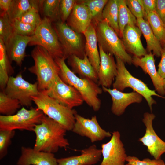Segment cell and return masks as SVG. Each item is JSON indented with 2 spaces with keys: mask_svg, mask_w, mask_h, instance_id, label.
I'll use <instances>...</instances> for the list:
<instances>
[{
  "mask_svg": "<svg viewBox=\"0 0 165 165\" xmlns=\"http://www.w3.org/2000/svg\"><path fill=\"white\" fill-rule=\"evenodd\" d=\"M67 131L60 124L44 115L41 123L36 125L33 130L36 135L33 148L53 153L60 148H66L69 145L64 137Z\"/></svg>",
  "mask_w": 165,
  "mask_h": 165,
  "instance_id": "obj_1",
  "label": "cell"
},
{
  "mask_svg": "<svg viewBox=\"0 0 165 165\" xmlns=\"http://www.w3.org/2000/svg\"><path fill=\"white\" fill-rule=\"evenodd\" d=\"M65 60L63 57L55 59L60 68V78L65 83L75 88L80 94L84 101L94 111H98L101 103L98 95L102 93V88L91 79L78 77L68 67Z\"/></svg>",
  "mask_w": 165,
  "mask_h": 165,
  "instance_id": "obj_2",
  "label": "cell"
},
{
  "mask_svg": "<svg viewBox=\"0 0 165 165\" xmlns=\"http://www.w3.org/2000/svg\"><path fill=\"white\" fill-rule=\"evenodd\" d=\"M31 56L34 64L28 70L36 76L39 91L46 90L59 75L60 68L53 57L41 46H36Z\"/></svg>",
  "mask_w": 165,
  "mask_h": 165,
  "instance_id": "obj_3",
  "label": "cell"
},
{
  "mask_svg": "<svg viewBox=\"0 0 165 165\" xmlns=\"http://www.w3.org/2000/svg\"><path fill=\"white\" fill-rule=\"evenodd\" d=\"M32 99L37 108L44 115L60 124L67 131H72L77 113L75 110L61 104L45 91H39Z\"/></svg>",
  "mask_w": 165,
  "mask_h": 165,
  "instance_id": "obj_4",
  "label": "cell"
},
{
  "mask_svg": "<svg viewBox=\"0 0 165 165\" xmlns=\"http://www.w3.org/2000/svg\"><path fill=\"white\" fill-rule=\"evenodd\" d=\"M94 26L98 45L105 52L119 58L124 63L132 64V57L126 50L122 39L106 20L103 19Z\"/></svg>",
  "mask_w": 165,
  "mask_h": 165,
  "instance_id": "obj_5",
  "label": "cell"
},
{
  "mask_svg": "<svg viewBox=\"0 0 165 165\" xmlns=\"http://www.w3.org/2000/svg\"><path fill=\"white\" fill-rule=\"evenodd\" d=\"M115 58L117 73L112 84L113 88L121 92L126 88H132L145 98L152 112V105L156 103L152 96L165 98V97L157 94L155 90L150 89L143 82L132 76L126 67L125 63L119 58Z\"/></svg>",
  "mask_w": 165,
  "mask_h": 165,
  "instance_id": "obj_6",
  "label": "cell"
},
{
  "mask_svg": "<svg viewBox=\"0 0 165 165\" xmlns=\"http://www.w3.org/2000/svg\"><path fill=\"white\" fill-rule=\"evenodd\" d=\"M43 113L37 108L27 109L23 107L15 114L0 116V130H25L33 131L35 126L41 123Z\"/></svg>",
  "mask_w": 165,
  "mask_h": 165,
  "instance_id": "obj_7",
  "label": "cell"
},
{
  "mask_svg": "<svg viewBox=\"0 0 165 165\" xmlns=\"http://www.w3.org/2000/svg\"><path fill=\"white\" fill-rule=\"evenodd\" d=\"M52 22L44 17L37 26L34 40L29 45L41 46L46 49L54 59L62 58L64 52L57 35Z\"/></svg>",
  "mask_w": 165,
  "mask_h": 165,
  "instance_id": "obj_8",
  "label": "cell"
},
{
  "mask_svg": "<svg viewBox=\"0 0 165 165\" xmlns=\"http://www.w3.org/2000/svg\"><path fill=\"white\" fill-rule=\"evenodd\" d=\"M53 28L62 48L65 59L74 55L83 58L85 54V43L82 34L79 33L61 20L55 22Z\"/></svg>",
  "mask_w": 165,
  "mask_h": 165,
  "instance_id": "obj_9",
  "label": "cell"
},
{
  "mask_svg": "<svg viewBox=\"0 0 165 165\" xmlns=\"http://www.w3.org/2000/svg\"><path fill=\"white\" fill-rule=\"evenodd\" d=\"M4 91L9 97L18 100L21 106L27 107L31 106L32 97L39 91L37 82L30 83L23 78L21 73L9 77Z\"/></svg>",
  "mask_w": 165,
  "mask_h": 165,
  "instance_id": "obj_10",
  "label": "cell"
},
{
  "mask_svg": "<svg viewBox=\"0 0 165 165\" xmlns=\"http://www.w3.org/2000/svg\"><path fill=\"white\" fill-rule=\"evenodd\" d=\"M45 91L59 103L71 109L82 105L84 101L79 92L74 87L64 82L59 75Z\"/></svg>",
  "mask_w": 165,
  "mask_h": 165,
  "instance_id": "obj_11",
  "label": "cell"
},
{
  "mask_svg": "<svg viewBox=\"0 0 165 165\" xmlns=\"http://www.w3.org/2000/svg\"><path fill=\"white\" fill-rule=\"evenodd\" d=\"M110 140L101 145L103 160L100 165H126L127 156L118 131H113Z\"/></svg>",
  "mask_w": 165,
  "mask_h": 165,
  "instance_id": "obj_12",
  "label": "cell"
},
{
  "mask_svg": "<svg viewBox=\"0 0 165 165\" xmlns=\"http://www.w3.org/2000/svg\"><path fill=\"white\" fill-rule=\"evenodd\" d=\"M72 131L81 136L88 138L92 143L112 136L109 132L106 131L101 127L96 116L89 119L76 113Z\"/></svg>",
  "mask_w": 165,
  "mask_h": 165,
  "instance_id": "obj_13",
  "label": "cell"
},
{
  "mask_svg": "<svg viewBox=\"0 0 165 165\" xmlns=\"http://www.w3.org/2000/svg\"><path fill=\"white\" fill-rule=\"evenodd\" d=\"M155 117L154 114L148 112L143 115L142 122L145 125V133L138 141L147 148V151L154 159H161L165 153V142L162 140L155 132L152 126V122Z\"/></svg>",
  "mask_w": 165,
  "mask_h": 165,
  "instance_id": "obj_14",
  "label": "cell"
},
{
  "mask_svg": "<svg viewBox=\"0 0 165 165\" xmlns=\"http://www.w3.org/2000/svg\"><path fill=\"white\" fill-rule=\"evenodd\" d=\"M102 88L104 91L108 92L111 96L112 101L111 111L117 116L122 115L130 105L134 103H140L142 100L143 96L134 91L127 93L114 88L103 86Z\"/></svg>",
  "mask_w": 165,
  "mask_h": 165,
  "instance_id": "obj_15",
  "label": "cell"
},
{
  "mask_svg": "<svg viewBox=\"0 0 165 165\" xmlns=\"http://www.w3.org/2000/svg\"><path fill=\"white\" fill-rule=\"evenodd\" d=\"M98 46L100 56L98 84L110 88L117 74L116 62L113 55L105 52L100 46Z\"/></svg>",
  "mask_w": 165,
  "mask_h": 165,
  "instance_id": "obj_16",
  "label": "cell"
},
{
  "mask_svg": "<svg viewBox=\"0 0 165 165\" xmlns=\"http://www.w3.org/2000/svg\"><path fill=\"white\" fill-rule=\"evenodd\" d=\"M132 64L136 67H140L143 71L150 76L153 85L159 94L165 95V90L163 86V80L156 71L154 55L152 52L145 56L138 57L134 56L132 57Z\"/></svg>",
  "mask_w": 165,
  "mask_h": 165,
  "instance_id": "obj_17",
  "label": "cell"
},
{
  "mask_svg": "<svg viewBox=\"0 0 165 165\" xmlns=\"http://www.w3.org/2000/svg\"><path fill=\"white\" fill-rule=\"evenodd\" d=\"M17 165H58L53 153L40 151L34 148L22 146Z\"/></svg>",
  "mask_w": 165,
  "mask_h": 165,
  "instance_id": "obj_18",
  "label": "cell"
},
{
  "mask_svg": "<svg viewBox=\"0 0 165 165\" xmlns=\"http://www.w3.org/2000/svg\"><path fill=\"white\" fill-rule=\"evenodd\" d=\"M32 36H26L16 34L5 44L7 54L10 61L15 62L20 67L26 56V49L27 46L33 42Z\"/></svg>",
  "mask_w": 165,
  "mask_h": 165,
  "instance_id": "obj_19",
  "label": "cell"
},
{
  "mask_svg": "<svg viewBox=\"0 0 165 165\" xmlns=\"http://www.w3.org/2000/svg\"><path fill=\"white\" fill-rule=\"evenodd\" d=\"M141 34L137 26L128 25L124 28L121 38L127 51L138 57H143L148 53L141 41Z\"/></svg>",
  "mask_w": 165,
  "mask_h": 165,
  "instance_id": "obj_20",
  "label": "cell"
},
{
  "mask_svg": "<svg viewBox=\"0 0 165 165\" xmlns=\"http://www.w3.org/2000/svg\"><path fill=\"white\" fill-rule=\"evenodd\" d=\"M66 24L75 32L82 34L92 23L87 7L78 0L66 21Z\"/></svg>",
  "mask_w": 165,
  "mask_h": 165,
  "instance_id": "obj_21",
  "label": "cell"
},
{
  "mask_svg": "<svg viewBox=\"0 0 165 165\" xmlns=\"http://www.w3.org/2000/svg\"><path fill=\"white\" fill-rule=\"evenodd\" d=\"M81 154L57 159L58 165H93L97 163L102 155L101 149L95 145L81 151Z\"/></svg>",
  "mask_w": 165,
  "mask_h": 165,
  "instance_id": "obj_22",
  "label": "cell"
},
{
  "mask_svg": "<svg viewBox=\"0 0 165 165\" xmlns=\"http://www.w3.org/2000/svg\"><path fill=\"white\" fill-rule=\"evenodd\" d=\"M83 34L86 41L85 54L98 74L100 67V56L97 47L96 33L94 25L91 23Z\"/></svg>",
  "mask_w": 165,
  "mask_h": 165,
  "instance_id": "obj_23",
  "label": "cell"
},
{
  "mask_svg": "<svg viewBox=\"0 0 165 165\" xmlns=\"http://www.w3.org/2000/svg\"><path fill=\"white\" fill-rule=\"evenodd\" d=\"M67 59L68 64L74 73L78 74L81 78L89 79L97 83L98 82V74L85 54L83 58L72 55Z\"/></svg>",
  "mask_w": 165,
  "mask_h": 165,
  "instance_id": "obj_24",
  "label": "cell"
},
{
  "mask_svg": "<svg viewBox=\"0 0 165 165\" xmlns=\"http://www.w3.org/2000/svg\"><path fill=\"white\" fill-rule=\"evenodd\" d=\"M137 26L140 30L147 43V51L153 52L154 56H161L163 47L160 41L154 35L149 24L143 18L137 19Z\"/></svg>",
  "mask_w": 165,
  "mask_h": 165,
  "instance_id": "obj_25",
  "label": "cell"
},
{
  "mask_svg": "<svg viewBox=\"0 0 165 165\" xmlns=\"http://www.w3.org/2000/svg\"><path fill=\"white\" fill-rule=\"evenodd\" d=\"M14 73L5 44L0 38V87L1 90H4L9 77Z\"/></svg>",
  "mask_w": 165,
  "mask_h": 165,
  "instance_id": "obj_26",
  "label": "cell"
},
{
  "mask_svg": "<svg viewBox=\"0 0 165 165\" xmlns=\"http://www.w3.org/2000/svg\"><path fill=\"white\" fill-rule=\"evenodd\" d=\"M117 2L118 7L119 37L122 38L125 26L128 25L137 26V19L129 9L126 4L125 0H117Z\"/></svg>",
  "mask_w": 165,
  "mask_h": 165,
  "instance_id": "obj_27",
  "label": "cell"
},
{
  "mask_svg": "<svg viewBox=\"0 0 165 165\" xmlns=\"http://www.w3.org/2000/svg\"><path fill=\"white\" fill-rule=\"evenodd\" d=\"M118 7L117 0H109L103 11V20H106L110 25L119 36L118 21Z\"/></svg>",
  "mask_w": 165,
  "mask_h": 165,
  "instance_id": "obj_28",
  "label": "cell"
},
{
  "mask_svg": "<svg viewBox=\"0 0 165 165\" xmlns=\"http://www.w3.org/2000/svg\"><path fill=\"white\" fill-rule=\"evenodd\" d=\"M147 20L162 47H165V24L155 11L148 13Z\"/></svg>",
  "mask_w": 165,
  "mask_h": 165,
  "instance_id": "obj_29",
  "label": "cell"
},
{
  "mask_svg": "<svg viewBox=\"0 0 165 165\" xmlns=\"http://www.w3.org/2000/svg\"><path fill=\"white\" fill-rule=\"evenodd\" d=\"M87 7L90 14L92 23L95 25L103 20L102 14L108 0H80Z\"/></svg>",
  "mask_w": 165,
  "mask_h": 165,
  "instance_id": "obj_30",
  "label": "cell"
},
{
  "mask_svg": "<svg viewBox=\"0 0 165 165\" xmlns=\"http://www.w3.org/2000/svg\"><path fill=\"white\" fill-rule=\"evenodd\" d=\"M19 101L12 98L4 90L0 92V113L1 115L10 116L15 114L21 106Z\"/></svg>",
  "mask_w": 165,
  "mask_h": 165,
  "instance_id": "obj_31",
  "label": "cell"
},
{
  "mask_svg": "<svg viewBox=\"0 0 165 165\" xmlns=\"http://www.w3.org/2000/svg\"><path fill=\"white\" fill-rule=\"evenodd\" d=\"M60 2L61 0H41L40 9L42 10L45 17L49 19L52 22H56L61 20Z\"/></svg>",
  "mask_w": 165,
  "mask_h": 165,
  "instance_id": "obj_32",
  "label": "cell"
},
{
  "mask_svg": "<svg viewBox=\"0 0 165 165\" xmlns=\"http://www.w3.org/2000/svg\"><path fill=\"white\" fill-rule=\"evenodd\" d=\"M31 7L20 18L17 19L26 24L37 26L42 20L39 13L41 0H30Z\"/></svg>",
  "mask_w": 165,
  "mask_h": 165,
  "instance_id": "obj_33",
  "label": "cell"
},
{
  "mask_svg": "<svg viewBox=\"0 0 165 165\" xmlns=\"http://www.w3.org/2000/svg\"><path fill=\"white\" fill-rule=\"evenodd\" d=\"M31 7L30 0H12L7 13L11 20L18 19Z\"/></svg>",
  "mask_w": 165,
  "mask_h": 165,
  "instance_id": "obj_34",
  "label": "cell"
},
{
  "mask_svg": "<svg viewBox=\"0 0 165 165\" xmlns=\"http://www.w3.org/2000/svg\"><path fill=\"white\" fill-rule=\"evenodd\" d=\"M12 20L7 13L1 12L0 15V38L5 44L15 34Z\"/></svg>",
  "mask_w": 165,
  "mask_h": 165,
  "instance_id": "obj_35",
  "label": "cell"
},
{
  "mask_svg": "<svg viewBox=\"0 0 165 165\" xmlns=\"http://www.w3.org/2000/svg\"><path fill=\"white\" fill-rule=\"evenodd\" d=\"M11 20L16 34L26 36L34 35L36 26L23 23L17 19Z\"/></svg>",
  "mask_w": 165,
  "mask_h": 165,
  "instance_id": "obj_36",
  "label": "cell"
},
{
  "mask_svg": "<svg viewBox=\"0 0 165 165\" xmlns=\"http://www.w3.org/2000/svg\"><path fill=\"white\" fill-rule=\"evenodd\" d=\"M15 134V130H0V159H2L7 153L11 139Z\"/></svg>",
  "mask_w": 165,
  "mask_h": 165,
  "instance_id": "obj_37",
  "label": "cell"
},
{
  "mask_svg": "<svg viewBox=\"0 0 165 165\" xmlns=\"http://www.w3.org/2000/svg\"><path fill=\"white\" fill-rule=\"evenodd\" d=\"M78 0H61L60 13L61 20L65 23Z\"/></svg>",
  "mask_w": 165,
  "mask_h": 165,
  "instance_id": "obj_38",
  "label": "cell"
},
{
  "mask_svg": "<svg viewBox=\"0 0 165 165\" xmlns=\"http://www.w3.org/2000/svg\"><path fill=\"white\" fill-rule=\"evenodd\" d=\"M126 165H165L164 161L161 159L151 160L149 158L140 160L137 157L134 156H127Z\"/></svg>",
  "mask_w": 165,
  "mask_h": 165,
  "instance_id": "obj_39",
  "label": "cell"
},
{
  "mask_svg": "<svg viewBox=\"0 0 165 165\" xmlns=\"http://www.w3.org/2000/svg\"><path fill=\"white\" fill-rule=\"evenodd\" d=\"M125 2L129 9L137 19L143 18L146 20L143 8L138 0H125Z\"/></svg>",
  "mask_w": 165,
  "mask_h": 165,
  "instance_id": "obj_40",
  "label": "cell"
},
{
  "mask_svg": "<svg viewBox=\"0 0 165 165\" xmlns=\"http://www.w3.org/2000/svg\"><path fill=\"white\" fill-rule=\"evenodd\" d=\"M145 12L146 20L148 13L155 11L156 0H138Z\"/></svg>",
  "mask_w": 165,
  "mask_h": 165,
  "instance_id": "obj_41",
  "label": "cell"
},
{
  "mask_svg": "<svg viewBox=\"0 0 165 165\" xmlns=\"http://www.w3.org/2000/svg\"><path fill=\"white\" fill-rule=\"evenodd\" d=\"M155 11L165 24V0H156Z\"/></svg>",
  "mask_w": 165,
  "mask_h": 165,
  "instance_id": "obj_42",
  "label": "cell"
},
{
  "mask_svg": "<svg viewBox=\"0 0 165 165\" xmlns=\"http://www.w3.org/2000/svg\"><path fill=\"white\" fill-rule=\"evenodd\" d=\"M161 59L158 64L157 72L163 79H165V47H163L161 53Z\"/></svg>",
  "mask_w": 165,
  "mask_h": 165,
  "instance_id": "obj_43",
  "label": "cell"
},
{
  "mask_svg": "<svg viewBox=\"0 0 165 165\" xmlns=\"http://www.w3.org/2000/svg\"><path fill=\"white\" fill-rule=\"evenodd\" d=\"M12 0H0V8L2 11L7 13L8 11Z\"/></svg>",
  "mask_w": 165,
  "mask_h": 165,
  "instance_id": "obj_44",
  "label": "cell"
},
{
  "mask_svg": "<svg viewBox=\"0 0 165 165\" xmlns=\"http://www.w3.org/2000/svg\"><path fill=\"white\" fill-rule=\"evenodd\" d=\"M163 86L165 90V79H163Z\"/></svg>",
  "mask_w": 165,
  "mask_h": 165,
  "instance_id": "obj_45",
  "label": "cell"
}]
</instances>
